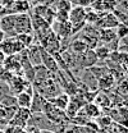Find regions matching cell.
<instances>
[{
  "label": "cell",
  "instance_id": "1",
  "mask_svg": "<svg viewBox=\"0 0 128 133\" xmlns=\"http://www.w3.org/2000/svg\"><path fill=\"white\" fill-rule=\"evenodd\" d=\"M32 87L36 92H39L41 96H44L46 100H50L55 97L56 95H59L60 92H63L60 84L58 83L56 78H55V73L45 81L40 83H32Z\"/></svg>",
  "mask_w": 128,
  "mask_h": 133
},
{
  "label": "cell",
  "instance_id": "2",
  "mask_svg": "<svg viewBox=\"0 0 128 133\" xmlns=\"http://www.w3.org/2000/svg\"><path fill=\"white\" fill-rule=\"evenodd\" d=\"M86 9L80 5H73L72 9L69 10L68 21L72 26V35H77L81 32V30L86 26Z\"/></svg>",
  "mask_w": 128,
  "mask_h": 133
},
{
  "label": "cell",
  "instance_id": "3",
  "mask_svg": "<svg viewBox=\"0 0 128 133\" xmlns=\"http://www.w3.org/2000/svg\"><path fill=\"white\" fill-rule=\"evenodd\" d=\"M14 32H16V35H21V33H33L31 17H30L28 13L16 14Z\"/></svg>",
  "mask_w": 128,
  "mask_h": 133
},
{
  "label": "cell",
  "instance_id": "4",
  "mask_svg": "<svg viewBox=\"0 0 128 133\" xmlns=\"http://www.w3.org/2000/svg\"><path fill=\"white\" fill-rule=\"evenodd\" d=\"M0 50L5 55H14L26 50V48L17 40L16 36H13V37H5V40L0 44Z\"/></svg>",
  "mask_w": 128,
  "mask_h": 133
},
{
  "label": "cell",
  "instance_id": "5",
  "mask_svg": "<svg viewBox=\"0 0 128 133\" xmlns=\"http://www.w3.org/2000/svg\"><path fill=\"white\" fill-rule=\"evenodd\" d=\"M31 118V111L30 109H23V108H17L14 115L12 116V119L8 122V124L18 127L21 129H24L27 127V123Z\"/></svg>",
  "mask_w": 128,
  "mask_h": 133
},
{
  "label": "cell",
  "instance_id": "6",
  "mask_svg": "<svg viewBox=\"0 0 128 133\" xmlns=\"http://www.w3.org/2000/svg\"><path fill=\"white\" fill-rule=\"evenodd\" d=\"M9 86V91L13 96H17L19 92H23L26 91L28 87H31L32 83L28 82L22 74H14L13 78L10 79V82L8 83Z\"/></svg>",
  "mask_w": 128,
  "mask_h": 133
},
{
  "label": "cell",
  "instance_id": "7",
  "mask_svg": "<svg viewBox=\"0 0 128 133\" xmlns=\"http://www.w3.org/2000/svg\"><path fill=\"white\" fill-rule=\"evenodd\" d=\"M118 24H119V22L112 12H103V13H100L99 19L94 26H96L100 30V28H115Z\"/></svg>",
  "mask_w": 128,
  "mask_h": 133
},
{
  "label": "cell",
  "instance_id": "8",
  "mask_svg": "<svg viewBox=\"0 0 128 133\" xmlns=\"http://www.w3.org/2000/svg\"><path fill=\"white\" fill-rule=\"evenodd\" d=\"M51 30H53V31L55 32V35L59 37V40L73 38V35H72V26H71L69 21H65V22H53Z\"/></svg>",
  "mask_w": 128,
  "mask_h": 133
},
{
  "label": "cell",
  "instance_id": "9",
  "mask_svg": "<svg viewBox=\"0 0 128 133\" xmlns=\"http://www.w3.org/2000/svg\"><path fill=\"white\" fill-rule=\"evenodd\" d=\"M14 23H16V14H5V16L0 17V28L5 33L7 37L16 36Z\"/></svg>",
  "mask_w": 128,
  "mask_h": 133
},
{
  "label": "cell",
  "instance_id": "10",
  "mask_svg": "<svg viewBox=\"0 0 128 133\" xmlns=\"http://www.w3.org/2000/svg\"><path fill=\"white\" fill-rule=\"evenodd\" d=\"M97 58L95 55V51L92 49H87L83 54L78 55V66L81 69H87L90 66L95 65L97 63Z\"/></svg>",
  "mask_w": 128,
  "mask_h": 133
},
{
  "label": "cell",
  "instance_id": "11",
  "mask_svg": "<svg viewBox=\"0 0 128 133\" xmlns=\"http://www.w3.org/2000/svg\"><path fill=\"white\" fill-rule=\"evenodd\" d=\"M3 68L12 72L13 74H22L21 70V62H19V54H14V55H7ZM23 76V74H22Z\"/></svg>",
  "mask_w": 128,
  "mask_h": 133
},
{
  "label": "cell",
  "instance_id": "12",
  "mask_svg": "<svg viewBox=\"0 0 128 133\" xmlns=\"http://www.w3.org/2000/svg\"><path fill=\"white\" fill-rule=\"evenodd\" d=\"M41 64L51 73H58L59 72V66L56 64V60H55L54 55L50 54L49 51H46L44 48H41Z\"/></svg>",
  "mask_w": 128,
  "mask_h": 133
},
{
  "label": "cell",
  "instance_id": "13",
  "mask_svg": "<svg viewBox=\"0 0 128 133\" xmlns=\"http://www.w3.org/2000/svg\"><path fill=\"white\" fill-rule=\"evenodd\" d=\"M26 54H27V58L33 66L41 64V46L39 42H35L31 46H28L26 49Z\"/></svg>",
  "mask_w": 128,
  "mask_h": 133
},
{
  "label": "cell",
  "instance_id": "14",
  "mask_svg": "<svg viewBox=\"0 0 128 133\" xmlns=\"http://www.w3.org/2000/svg\"><path fill=\"white\" fill-rule=\"evenodd\" d=\"M32 95H33V87H28L26 91L19 92L16 96L17 106L18 108H23V109H30L32 102Z\"/></svg>",
  "mask_w": 128,
  "mask_h": 133
},
{
  "label": "cell",
  "instance_id": "15",
  "mask_svg": "<svg viewBox=\"0 0 128 133\" xmlns=\"http://www.w3.org/2000/svg\"><path fill=\"white\" fill-rule=\"evenodd\" d=\"M46 102H48V100L33 90L32 102H31V106H30L31 114H33V113H42V111H44V108H45V105H46Z\"/></svg>",
  "mask_w": 128,
  "mask_h": 133
},
{
  "label": "cell",
  "instance_id": "16",
  "mask_svg": "<svg viewBox=\"0 0 128 133\" xmlns=\"http://www.w3.org/2000/svg\"><path fill=\"white\" fill-rule=\"evenodd\" d=\"M80 113L83 114L86 118H88V119H96L97 116L101 114V109L96 105L94 101H91V102H86L81 108Z\"/></svg>",
  "mask_w": 128,
  "mask_h": 133
},
{
  "label": "cell",
  "instance_id": "17",
  "mask_svg": "<svg viewBox=\"0 0 128 133\" xmlns=\"http://www.w3.org/2000/svg\"><path fill=\"white\" fill-rule=\"evenodd\" d=\"M69 100H71V97H69L65 92H60L59 95H56L55 97L48 100V101L53 106H55L56 109L65 111V109H67V106H68V104H69Z\"/></svg>",
  "mask_w": 128,
  "mask_h": 133
},
{
  "label": "cell",
  "instance_id": "18",
  "mask_svg": "<svg viewBox=\"0 0 128 133\" xmlns=\"http://www.w3.org/2000/svg\"><path fill=\"white\" fill-rule=\"evenodd\" d=\"M115 82H117L115 78L113 77L110 74V72H109V73L104 74L101 78L97 79V88H99V91H108V90H110V88L114 87Z\"/></svg>",
  "mask_w": 128,
  "mask_h": 133
},
{
  "label": "cell",
  "instance_id": "19",
  "mask_svg": "<svg viewBox=\"0 0 128 133\" xmlns=\"http://www.w3.org/2000/svg\"><path fill=\"white\" fill-rule=\"evenodd\" d=\"M68 51H71L72 54H76V55H81L83 54L86 50H87V46L86 44L81 40L80 37H76V38H72L69 45H68Z\"/></svg>",
  "mask_w": 128,
  "mask_h": 133
},
{
  "label": "cell",
  "instance_id": "20",
  "mask_svg": "<svg viewBox=\"0 0 128 133\" xmlns=\"http://www.w3.org/2000/svg\"><path fill=\"white\" fill-rule=\"evenodd\" d=\"M53 74H54V73L49 72L48 69L42 65V64H40V65H36V66H35V77H33V82H32V83H40V82H42V81H45V79L50 78Z\"/></svg>",
  "mask_w": 128,
  "mask_h": 133
},
{
  "label": "cell",
  "instance_id": "21",
  "mask_svg": "<svg viewBox=\"0 0 128 133\" xmlns=\"http://www.w3.org/2000/svg\"><path fill=\"white\" fill-rule=\"evenodd\" d=\"M117 38L115 28H100L99 30V41L100 44H108Z\"/></svg>",
  "mask_w": 128,
  "mask_h": 133
},
{
  "label": "cell",
  "instance_id": "22",
  "mask_svg": "<svg viewBox=\"0 0 128 133\" xmlns=\"http://www.w3.org/2000/svg\"><path fill=\"white\" fill-rule=\"evenodd\" d=\"M94 102H95L96 105L100 108V109H106V108H109V105H110V99L105 95V94H103L101 91H97L95 94V97L92 100Z\"/></svg>",
  "mask_w": 128,
  "mask_h": 133
},
{
  "label": "cell",
  "instance_id": "23",
  "mask_svg": "<svg viewBox=\"0 0 128 133\" xmlns=\"http://www.w3.org/2000/svg\"><path fill=\"white\" fill-rule=\"evenodd\" d=\"M94 51H95V55L99 62H105V60H108V59H109V55H110V52H112L104 44H100L99 46H96L95 49H94Z\"/></svg>",
  "mask_w": 128,
  "mask_h": 133
},
{
  "label": "cell",
  "instance_id": "24",
  "mask_svg": "<svg viewBox=\"0 0 128 133\" xmlns=\"http://www.w3.org/2000/svg\"><path fill=\"white\" fill-rule=\"evenodd\" d=\"M16 37L26 49L28 46H31L32 44H35V40H36L33 33H21V35H16Z\"/></svg>",
  "mask_w": 128,
  "mask_h": 133
},
{
  "label": "cell",
  "instance_id": "25",
  "mask_svg": "<svg viewBox=\"0 0 128 133\" xmlns=\"http://www.w3.org/2000/svg\"><path fill=\"white\" fill-rule=\"evenodd\" d=\"M95 123H96V125L100 127L101 129H103V128H104V129H108L113 124V119L110 118V115H103V114H100V115L95 119Z\"/></svg>",
  "mask_w": 128,
  "mask_h": 133
},
{
  "label": "cell",
  "instance_id": "26",
  "mask_svg": "<svg viewBox=\"0 0 128 133\" xmlns=\"http://www.w3.org/2000/svg\"><path fill=\"white\" fill-rule=\"evenodd\" d=\"M112 13L117 17V19H118V22H119V23L128 26V12L127 10H124V9H122V8L117 6Z\"/></svg>",
  "mask_w": 128,
  "mask_h": 133
},
{
  "label": "cell",
  "instance_id": "27",
  "mask_svg": "<svg viewBox=\"0 0 128 133\" xmlns=\"http://www.w3.org/2000/svg\"><path fill=\"white\" fill-rule=\"evenodd\" d=\"M85 9H86V17H85L86 23H87V24H95L96 22H97V19H99L100 13L92 10L90 6H87V8H85Z\"/></svg>",
  "mask_w": 128,
  "mask_h": 133
},
{
  "label": "cell",
  "instance_id": "28",
  "mask_svg": "<svg viewBox=\"0 0 128 133\" xmlns=\"http://www.w3.org/2000/svg\"><path fill=\"white\" fill-rule=\"evenodd\" d=\"M72 3L69 0H58L51 8L54 10H65V12H69L72 9Z\"/></svg>",
  "mask_w": 128,
  "mask_h": 133
},
{
  "label": "cell",
  "instance_id": "29",
  "mask_svg": "<svg viewBox=\"0 0 128 133\" xmlns=\"http://www.w3.org/2000/svg\"><path fill=\"white\" fill-rule=\"evenodd\" d=\"M115 35H117V38H118V40L124 38L126 36H128V26L119 23V24L115 27Z\"/></svg>",
  "mask_w": 128,
  "mask_h": 133
},
{
  "label": "cell",
  "instance_id": "30",
  "mask_svg": "<svg viewBox=\"0 0 128 133\" xmlns=\"http://www.w3.org/2000/svg\"><path fill=\"white\" fill-rule=\"evenodd\" d=\"M13 73L12 72H9V70H7V69H4V68H1L0 69V81L1 82H4V83H8L10 82V79L13 78Z\"/></svg>",
  "mask_w": 128,
  "mask_h": 133
},
{
  "label": "cell",
  "instance_id": "31",
  "mask_svg": "<svg viewBox=\"0 0 128 133\" xmlns=\"http://www.w3.org/2000/svg\"><path fill=\"white\" fill-rule=\"evenodd\" d=\"M103 6H104V12H113L118 5L115 0H103Z\"/></svg>",
  "mask_w": 128,
  "mask_h": 133
},
{
  "label": "cell",
  "instance_id": "32",
  "mask_svg": "<svg viewBox=\"0 0 128 133\" xmlns=\"http://www.w3.org/2000/svg\"><path fill=\"white\" fill-rule=\"evenodd\" d=\"M90 8L92 10H95L97 13H103L104 12V6H103V0H94L90 5Z\"/></svg>",
  "mask_w": 128,
  "mask_h": 133
},
{
  "label": "cell",
  "instance_id": "33",
  "mask_svg": "<svg viewBox=\"0 0 128 133\" xmlns=\"http://www.w3.org/2000/svg\"><path fill=\"white\" fill-rule=\"evenodd\" d=\"M118 91L120 94H128V78L118 82Z\"/></svg>",
  "mask_w": 128,
  "mask_h": 133
},
{
  "label": "cell",
  "instance_id": "34",
  "mask_svg": "<svg viewBox=\"0 0 128 133\" xmlns=\"http://www.w3.org/2000/svg\"><path fill=\"white\" fill-rule=\"evenodd\" d=\"M72 3V5H80V6H83V8H87L91 5V3L94 0H69Z\"/></svg>",
  "mask_w": 128,
  "mask_h": 133
},
{
  "label": "cell",
  "instance_id": "35",
  "mask_svg": "<svg viewBox=\"0 0 128 133\" xmlns=\"http://www.w3.org/2000/svg\"><path fill=\"white\" fill-rule=\"evenodd\" d=\"M115 1H117V5L119 8H122V9L128 12V0H115Z\"/></svg>",
  "mask_w": 128,
  "mask_h": 133
},
{
  "label": "cell",
  "instance_id": "36",
  "mask_svg": "<svg viewBox=\"0 0 128 133\" xmlns=\"http://www.w3.org/2000/svg\"><path fill=\"white\" fill-rule=\"evenodd\" d=\"M58 0H37L36 3H42V4H46L49 6H53L55 3H56Z\"/></svg>",
  "mask_w": 128,
  "mask_h": 133
},
{
  "label": "cell",
  "instance_id": "37",
  "mask_svg": "<svg viewBox=\"0 0 128 133\" xmlns=\"http://www.w3.org/2000/svg\"><path fill=\"white\" fill-rule=\"evenodd\" d=\"M5 56H7V55H5V54H4V52H3V51L0 50V69L3 68V64H4V60H5Z\"/></svg>",
  "mask_w": 128,
  "mask_h": 133
},
{
  "label": "cell",
  "instance_id": "38",
  "mask_svg": "<svg viewBox=\"0 0 128 133\" xmlns=\"http://www.w3.org/2000/svg\"><path fill=\"white\" fill-rule=\"evenodd\" d=\"M5 37H7V36H5V33L3 32V31H1V28H0V44L5 40Z\"/></svg>",
  "mask_w": 128,
  "mask_h": 133
},
{
  "label": "cell",
  "instance_id": "39",
  "mask_svg": "<svg viewBox=\"0 0 128 133\" xmlns=\"http://www.w3.org/2000/svg\"><path fill=\"white\" fill-rule=\"evenodd\" d=\"M124 72H126V76H127V78H128V66H126V70Z\"/></svg>",
  "mask_w": 128,
  "mask_h": 133
},
{
  "label": "cell",
  "instance_id": "40",
  "mask_svg": "<svg viewBox=\"0 0 128 133\" xmlns=\"http://www.w3.org/2000/svg\"><path fill=\"white\" fill-rule=\"evenodd\" d=\"M3 9H4V8H3V6H1V4H0V13H1V10H3Z\"/></svg>",
  "mask_w": 128,
  "mask_h": 133
},
{
  "label": "cell",
  "instance_id": "41",
  "mask_svg": "<svg viewBox=\"0 0 128 133\" xmlns=\"http://www.w3.org/2000/svg\"><path fill=\"white\" fill-rule=\"evenodd\" d=\"M36 1H37V0H35V3H36Z\"/></svg>",
  "mask_w": 128,
  "mask_h": 133
},
{
  "label": "cell",
  "instance_id": "42",
  "mask_svg": "<svg viewBox=\"0 0 128 133\" xmlns=\"http://www.w3.org/2000/svg\"><path fill=\"white\" fill-rule=\"evenodd\" d=\"M30 1H31V0H30ZM33 1H35V0H33Z\"/></svg>",
  "mask_w": 128,
  "mask_h": 133
},
{
  "label": "cell",
  "instance_id": "43",
  "mask_svg": "<svg viewBox=\"0 0 128 133\" xmlns=\"http://www.w3.org/2000/svg\"><path fill=\"white\" fill-rule=\"evenodd\" d=\"M0 82H1V81H0Z\"/></svg>",
  "mask_w": 128,
  "mask_h": 133
}]
</instances>
